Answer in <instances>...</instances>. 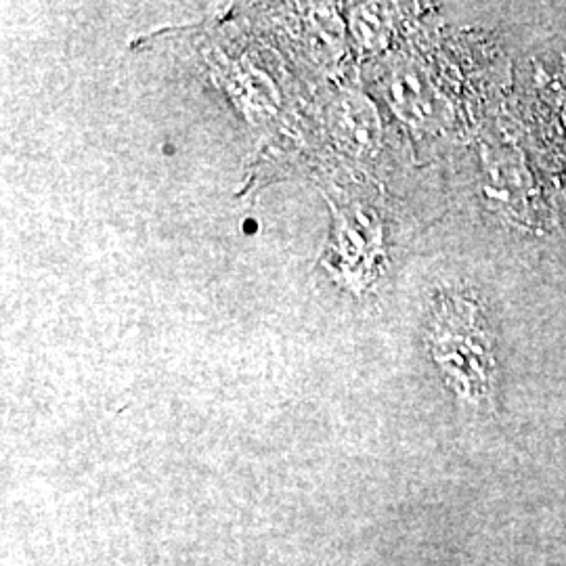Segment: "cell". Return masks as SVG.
Listing matches in <instances>:
<instances>
[{
  "mask_svg": "<svg viewBox=\"0 0 566 566\" xmlns=\"http://www.w3.org/2000/svg\"><path fill=\"white\" fill-rule=\"evenodd\" d=\"M485 317L465 298H446L432 317L428 334L432 357L447 385L465 403H491L497 385V359L493 353Z\"/></svg>",
  "mask_w": 566,
  "mask_h": 566,
  "instance_id": "6da1fadb",
  "label": "cell"
}]
</instances>
